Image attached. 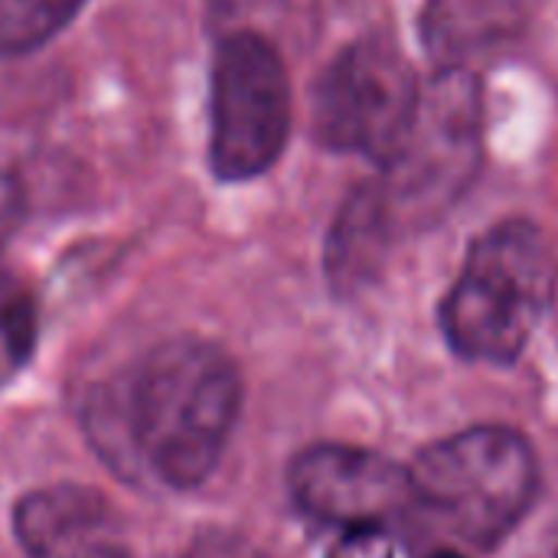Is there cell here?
Returning <instances> with one entry per match:
<instances>
[{
	"label": "cell",
	"instance_id": "cell-4",
	"mask_svg": "<svg viewBox=\"0 0 558 558\" xmlns=\"http://www.w3.org/2000/svg\"><path fill=\"white\" fill-rule=\"evenodd\" d=\"M481 170V88L461 69H441L422 95L418 121L402 150L373 180L396 235L425 229L451 209Z\"/></svg>",
	"mask_w": 558,
	"mask_h": 558
},
{
	"label": "cell",
	"instance_id": "cell-14",
	"mask_svg": "<svg viewBox=\"0 0 558 558\" xmlns=\"http://www.w3.org/2000/svg\"><path fill=\"white\" fill-rule=\"evenodd\" d=\"M428 558H464V556H458L454 549H441V553H435V556H428Z\"/></svg>",
	"mask_w": 558,
	"mask_h": 558
},
{
	"label": "cell",
	"instance_id": "cell-11",
	"mask_svg": "<svg viewBox=\"0 0 558 558\" xmlns=\"http://www.w3.org/2000/svg\"><path fill=\"white\" fill-rule=\"evenodd\" d=\"M33 301L23 284L0 268V366H16L33 347Z\"/></svg>",
	"mask_w": 558,
	"mask_h": 558
},
{
	"label": "cell",
	"instance_id": "cell-7",
	"mask_svg": "<svg viewBox=\"0 0 558 558\" xmlns=\"http://www.w3.org/2000/svg\"><path fill=\"white\" fill-rule=\"evenodd\" d=\"M288 487L307 517L337 530L386 526L418 504L405 468L347 445H317L298 454Z\"/></svg>",
	"mask_w": 558,
	"mask_h": 558
},
{
	"label": "cell",
	"instance_id": "cell-6",
	"mask_svg": "<svg viewBox=\"0 0 558 558\" xmlns=\"http://www.w3.org/2000/svg\"><path fill=\"white\" fill-rule=\"evenodd\" d=\"M209 131V163L219 180H252L281 157L291 134V85L265 36L239 29L216 46Z\"/></svg>",
	"mask_w": 558,
	"mask_h": 558
},
{
	"label": "cell",
	"instance_id": "cell-13",
	"mask_svg": "<svg viewBox=\"0 0 558 558\" xmlns=\"http://www.w3.org/2000/svg\"><path fill=\"white\" fill-rule=\"evenodd\" d=\"M186 558H255V553L242 539L216 533V536H203L199 543H193Z\"/></svg>",
	"mask_w": 558,
	"mask_h": 558
},
{
	"label": "cell",
	"instance_id": "cell-1",
	"mask_svg": "<svg viewBox=\"0 0 558 558\" xmlns=\"http://www.w3.org/2000/svg\"><path fill=\"white\" fill-rule=\"evenodd\" d=\"M242 402L235 363L213 343L180 337L150 350L98 399L105 454L173 490L203 484L232 435Z\"/></svg>",
	"mask_w": 558,
	"mask_h": 558
},
{
	"label": "cell",
	"instance_id": "cell-9",
	"mask_svg": "<svg viewBox=\"0 0 558 558\" xmlns=\"http://www.w3.org/2000/svg\"><path fill=\"white\" fill-rule=\"evenodd\" d=\"M523 13L526 0H428L422 39L441 69H458L461 59L520 29Z\"/></svg>",
	"mask_w": 558,
	"mask_h": 558
},
{
	"label": "cell",
	"instance_id": "cell-8",
	"mask_svg": "<svg viewBox=\"0 0 558 558\" xmlns=\"http://www.w3.org/2000/svg\"><path fill=\"white\" fill-rule=\"evenodd\" d=\"M13 530L29 558H134L114 507L75 484L26 494L13 510Z\"/></svg>",
	"mask_w": 558,
	"mask_h": 558
},
{
	"label": "cell",
	"instance_id": "cell-10",
	"mask_svg": "<svg viewBox=\"0 0 558 558\" xmlns=\"http://www.w3.org/2000/svg\"><path fill=\"white\" fill-rule=\"evenodd\" d=\"M85 0H0V52H29L52 39Z\"/></svg>",
	"mask_w": 558,
	"mask_h": 558
},
{
	"label": "cell",
	"instance_id": "cell-2",
	"mask_svg": "<svg viewBox=\"0 0 558 558\" xmlns=\"http://www.w3.org/2000/svg\"><path fill=\"white\" fill-rule=\"evenodd\" d=\"M558 262L546 232L530 219L487 229L441 301L451 350L474 363H513L553 307Z\"/></svg>",
	"mask_w": 558,
	"mask_h": 558
},
{
	"label": "cell",
	"instance_id": "cell-12",
	"mask_svg": "<svg viewBox=\"0 0 558 558\" xmlns=\"http://www.w3.org/2000/svg\"><path fill=\"white\" fill-rule=\"evenodd\" d=\"M327 558H396V546L383 526L343 530Z\"/></svg>",
	"mask_w": 558,
	"mask_h": 558
},
{
	"label": "cell",
	"instance_id": "cell-3",
	"mask_svg": "<svg viewBox=\"0 0 558 558\" xmlns=\"http://www.w3.org/2000/svg\"><path fill=\"white\" fill-rule=\"evenodd\" d=\"M415 500L477 546L500 543L533 507L539 464L513 428H471L435 441L409 468Z\"/></svg>",
	"mask_w": 558,
	"mask_h": 558
},
{
	"label": "cell",
	"instance_id": "cell-5",
	"mask_svg": "<svg viewBox=\"0 0 558 558\" xmlns=\"http://www.w3.org/2000/svg\"><path fill=\"white\" fill-rule=\"evenodd\" d=\"M422 88L396 39L373 33L350 43L317 78L314 131L324 147L386 167L409 141Z\"/></svg>",
	"mask_w": 558,
	"mask_h": 558
}]
</instances>
